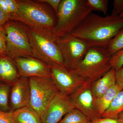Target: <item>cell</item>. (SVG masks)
<instances>
[{"instance_id": "1", "label": "cell", "mask_w": 123, "mask_h": 123, "mask_svg": "<svg viewBox=\"0 0 123 123\" xmlns=\"http://www.w3.org/2000/svg\"><path fill=\"white\" fill-rule=\"evenodd\" d=\"M123 29V17H102L91 13L72 33L86 43L90 47L107 48L111 40Z\"/></svg>"}, {"instance_id": "2", "label": "cell", "mask_w": 123, "mask_h": 123, "mask_svg": "<svg viewBox=\"0 0 123 123\" xmlns=\"http://www.w3.org/2000/svg\"><path fill=\"white\" fill-rule=\"evenodd\" d=\"M92 12L87 0H61L57 23L51 30L55 39L71 34Z\"/></svg>"}, {"instance_id": "3", "label": "cell", "mask_w": 123, "mask_h": 123, "mask_svg": "<svg viewBox=\"0 0 123 123\" xmlns=\"http://www.w3.org/2000/svg\"><path fill=\"white\" fill-rule=\"evenodd\" d=\"M18 9L10 20L19 22L27 26L52 30L57 23L56 15L43 3L37 0H17Z\"/></svg>"}, {"instance_id": "4", "label": "cell", "mask_w": 123, "mask_h": 123, "mask_svg": "<svg viewBox=\"0 0 123 123\" xmlns=\"http://www.w3.org/2000/svg\"><path fill=\"white\" fill-rule=\"evenodd\" d=\"M27 27L33 57L49 66L55 64L64 66L56 40L51 30Z\"/></svg>"}, {"instance_id": "5", "label": "cell", "mask_w": 123, "mask_h": 123, "mask_svg": "<svg viewBox=\"0 0 123 123\" xmlns=\"http://www.w3.org/2000/svg\"><path fill=\"white\" fill-rule=\"evenodd\" d=\"M111 56L107 48L91 47L73 70L79 76L94 82L112 68Z\"/></svg>"}, {"instance_id": "6", "label": "cell", "mask_w": 123, "mask_h": 123, "mask_svg": "<svg viewBox=\"0 0 123 123\" xmlns=\"http://www.w3.org/2000/svg\"><path fill=\"white\" fill-rule=\"evenodd\" d=\"M6 33V55L13 59L32 56L28 27L21 23L10 20L3 26Z\"/></svg>"}, {"instance_id": "7", "label": "cell", "mask_w": 123, "mask_h": 123, "mask_svg": "<svg viewBox=\"0 0 123 123\" xmlns=\"http://www.w3.org/2000/svg\"><path fill=\"white\" fill-rule=\"evenodd\" d=\"M29 79L30 106L41 117L49 104L60 92L51 78L31 77Z\"/></svg>"}, {"instance_id": "8", "label": "cell", "mask_w": 123, "mask_h": 123, "mask_svg": "<svg viewBox=\"0 0 123 123\" xmlns=\"http://www.w3.org/2000/svg\"><path fill=\"white\" fill-rule=\"evenodd\" d=\"M64 66L73 70L85 56L89 46L71 34L56 40Z\"/></svg>"}, {"instance_id": "9", "label": "cell", "mask_w": 123, "mask_h": 123, "mask_svg": "<svg viewBox=\"0 0 123 123\" xmlns=\"http://www.w3.org/2000/svg\"><path fill=\"white\" fill-rule=\"evenodd\" d=\"M93 83L88 81L68 96L75 109L91 121L101 118L97 110V98L92 89Z\"/></svg>"}, {"instance_id": "10", "label": "cell", "mask_w": 123, "mask_h": 123, "mask_svg": "<svg viewBox=\"0 0 123 123\" xmlns=\"http://www.w3.org/2000/svg\"><path fill=\"white\" fill-rule=\"evenodd\" d=\"M50 67L51 78L57 89L67 96L88 81L64 66L55 64Z\"/></svg>"}, {"instance_id": "11", "label": "cell", "mask_w": 123, "mask_h": 123, "mask_svg": "<svg viewBox=\"0 0 123 123\" xmlns=\"http://www.w3.org/2000/svg\"><path fill=\"white\" fill-rule=\"evenodd\" d=\"M75 108L68 96L59 92L51 100L41 116L42 123H58Z\"/></svg>"}, {"instance_id": "12", "label": "cell", "mask_w": 123, "mask_h": 123, "mask_svg": "<svg viewBox=\"0 0 123 123\" xmlns=\"http://www.w3.org/2000/svg\"><path fill=\"white\" fill-rule=\"evenodd\" d=\"M20 76L51 78L50 66L38 59L30 56L14 59Z\"/></svg>"}, {"instance_id": "13", "label": "cell", "mask_w": 123, "mask_h": 123, "mask_svg": "<svg viewBox=\"0 0 123 123\" xmlns=\"http://www.w3.org/2000/svg\"><path fill=\"white\" fill-rule=\"evenodd\" d=\"M30 98L29 78L20 76L11 85L9 97L10 111L30 106Z\"/></svg>"}, {"instance_id": "14", "label": "cell", "mask_w": 123, "mask_h": 123, "mask_svg": "<svg viewBox=\"0 0 123 123\" xmlns=\"http://www.w3.org/2000/svg\"><path fill=\"white\" fill-rule=\"evenodd\" d=\"M20 77L14 60L6 55H0V81L11 86Z\"/></svg>"}, {"instance_id": "15", "label": "cell", "mask_w": 123, "mask_h": 123, "mask_svg": "<svg viewBox=\"0 0 123 123\" xmlns=\"http://www.w3.org/2000/svg\"><path fill=\"white\" fill-rule=\"evenodd\" d=\"M116 70L111 68L102 77L93 82L92 89L96 98L101 97L116 84Z\"/></svg>"}, {"instance_id": "16", "label": "cell", "mask_w": 123, "mask_h": 123, "mask_svg": "<svg viewBox=\"0 0 123 123\" xmlns=\"http://www.w3.org/2000/svg\"><path fill=\"white\" fill-rule=\"evenodd\" d=\"M12 112L15 123H42L39 115L30 106Z\"/></svg>"}, {"instance_id": "17", "label": "cell", "mask_w": 123, "mask_h": 123, "mask_svg": "<svg viewBox=\"0 0 123 123\" xmlns=\"http://www.w3.org/2000/svg\"><path fill=\"white\" fill-rule=\"evenodd\" d=\"M121 90H123L118 85L116 84L101 97L97 98V110L101 117L102 115L110 107L117 94Z\"/></svg>"}, {"instance_id": "18", "label": "cell", "mask_w": 123, "mask_h": 123, "mask_svg": "<svg viewBox=\"0 0 123 123\" xmlns=\"http://www.w3.org/2000/svg\"><path fill=\"white\" fill-rule=\"evenodd\" d=\"M123 111V90L117 94L110 107L102 115L101 118L118 119Z\"/></svg>"}, {"instance_id": "19", "label": "cell", "mask_w": 123, "mask_h": 123, "mask_svg": "<svg viewBox=\"0 0 123 123\" xmlns=\"http://www.w3.org/2000/svg\"><path fill=\"white\" fill-rule=\"evenodd\" d=\"M91 121L81 112L74 108L65 115L58 123H88Z\"/></svg>"}, {"instance_id": "20", "label": "cell", "mask_w": 123, "mask_h": 123, "mask_svg": "<svg viewBox=\"0 0 123 123\" xmlns=\"http://www.w3.org/2000/svg\"><path fill=\"white\" fill-rule=\"evenodd\" d=\"M11 86L0 81V110L8 112L10 111L9 97Z\"/></svg>"}, {"instance_id": "21", "label": "cell", "mask_w": 123, "mask_h": 123, "mask_svg": "<svg viewBox=\"0 0 123 123\" xmlns=\"http://www.w3.org/2000/svg\"><path fill=\"white\" fill-rule=\"evenodd\" d=\"M107 49L111 55L123 49V29L111 40Z\"/></svg>"}, {"instance_id": "22", "label": "cell", "mask_w": 123, "mask_h": 123, "mask_svg": "<svg viewBox=\"0 0 123 123\" xmlns=\"http://www.w3.org/2000/svg\"><path fill=\"white\" fill-rule=\"evenodd\" d=\"M0 7L11 18L17 11L18 5L17 0H0Z\"/></svg>"}, {"instance_id": "23", "label": "cell", "mask_w": 123, "mask_h": 123, "mask_svg": "<svg viewBox=\"0 0 123 123\" xmlns=\"http://www.w3.org/2000/svg\"><path fill=\"white\" fill-rule=\"evenodd\" d=\"M92 11H99L105 15L107 14L109 1L108 0H87Z\"/></svg>"}, {"instance_id": "24", "label": "cell", "mask_w": 123, "mask_h": 123, "mask_svg": "<svg viewBox=\"0 0 123 123\" xmlns=\"http://www.w3.org/2000/svg\"><path fill=\"white\" fill-rule=\"evenodd\" d=\"M111 63L112 68L115 70L123 67V49L111 56Z\"/></svg>"}, {"instance_id": "25", "label": "cell", "mask_w": 123, "mask_h": 123, "mask_svg": "<svg viewBox=\"0 0 123 123\" xmlns=\"http://www.w3.org/2000/svg\"><path fill=\"white\" fill-rule=\"evenodd\" d=\"M6 53L7 42L6 32L4 27L0 26V55H6Z\"/></svg>"}, {"instance_id": "26", "label": "cell", "mask_w": 123, "mask_h": 123, "mask_svg": "<svg viewBox=\"0 0 123 123\" xmlns=\"http://www.w3.org/2000/svg\"><path fill=\"white\" fill-rule=\"evenodd\" d=\"M113 9L111 15L118 16L123 12V0H114L113 1Z\"/></svg>"}, {"instance_id": "27", "label": "cell", "mask_w": 123, "mask_h": 123, "mask_svg": "<svg viewBox=\"0 0 123 123\" xmlns=\"http://www.w3.org/2000/svg\"><path fill=\"white\" fill-rule=\"evenodd\" d=\"M0 123H15L12 112H5L0 110Z\"/></svg>"}, {"instance_id": "28", "label": "cell", "mask_w": 123, "mask_h": 123, "mask_svg": "<svg viewBox=\"0 0 123 123\" xmlns=\"http://www.w3.org/2000/svg\"><path fill=\"white\" fill-rule=\"evenodd\" d=\"M61 0H39L38 2L43 3H47L50 5L53 8L56 15L59 10V7Z\"/></svg>"}, {"instance_id": "29", "label": "cell", "mask_w": 123, "mask_h": 123, "mask_svg": "<svg viewBox=\"0 0 123 123\" xmlns=\"http://www.w3.org/2000/svg\"><path fill=\"white\" fill-rule=\"evenodd\" d=\"M116 84L123 90V67L116 70Z\"/></svg>"}, {"instance_id": "30", "label": "cell", "mask_w": 123, "mask_h": 123, "mask_svg": "<svg viewBox=\"0 0 123 123\" xmlns=\"http://www.w3.org/2000/svg\"><path fill=\"white\" fill-rule=\"evenodd\" d=\"M92 123H122L119 119L101 118L92 121Z\"/></svg>"}, {"instance_id": "31", "label": "cell", "mask_w": 123, "mask_h": 123, "mask_svg": "<svg viewBox=\"0 0 123 123\" xmlns=\"http://www.w3.org/2000/svg\"><path fill=\"white\" fill-rule=\"evenodd\" d=\"M10 20V17L0 7V26H3Z\"/></svg>"}, {"instance_id": "32", "label": "cell", "mask_w": 123, "mask_h": 123, "mask_svg": "<svg viewBox=\"0 0 123 123\" xmlns=\"http://www.w3.org/2000/svg\"><path fill=\"white\" fill-rule=\"evenodd\" d=\"M118 118L121 120L122 123H123V111L119 115Z\"/></svg>"}, {"instance_id": "33", "label": "cell", "mask_w": 123, "mask_h": 123, "mask_svg": "<svg viewBox=\"0 0 123 123\" xmlns=\"http://www.w3.org/2000/svg\"><path fill=\"white\" fill-rule=\"evenodd\" d=\"M119 16H120V17H123V12L120 14Z\"/></svg>"}, {"instance_id": "34", "label": "cell", "mask_w": 123, "mask_h": 123, "mask_svg": "<svg viewBox=\"0 0 123 123\" xmlns=\"http://www.w3.org/2000/svg\"><path fill=\"white\" fill-rule=\"evenodd\" d=\"M92 123V121H91V122H90V123Z\"/></svg>"}]
</instances>
